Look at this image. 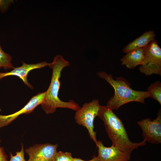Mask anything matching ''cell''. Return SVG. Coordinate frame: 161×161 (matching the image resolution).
Returning <instances> with one entry per match:
<instances>
[{
    "label": "cell",
    "instance_id": "cell-1",
    "mask_svg": "<svg viewBox=\"0 0 161 161\" xmlns=\"http://www.w3.org/2000/svg\"><path fill=\"white\" fill-rule=\"evenodd\" d=\"M69 66V62L60 55L54 57L52 62L49 63L48 66L52 69V75L50 84L41 104L42 109L47 114L53 113L58 108L69 109L76 111L80 108L78 104L73 100L64 102L58 97L61 71Z\"/></svg>",
    "mask_w": 161,
    "mask_h": 161
},
{
    "label": "cell",
    "instance_id": "cell-2",
    "mask_svg": "<svg viewBox=\"0 0 161 161\" xmlns=\"http://www.w3.org/2000/svg\"><path fill=\"white\" fill-rule=\"evenodd\" d=\"M97 116L103 121L112 144L120 150L131 155L134 150L145 145L144 140L137 143L131 142L121 120L106 106L100 105Z\"/></svg>",
    "mask_w": 161,
    "mask_h": 161
},
{
    "label": "cell",
    "instance_id": "cell-3",
    "mask_svg": "<svg viewBox=\"0 0 161 161\" xmlns=\"http://www.w3.org/2000/svg\"><path fill=\"white\" fill-rule=\"evenodd\" d=\"M97 75L105 79L114 89L113 96L108 101L106 106L112 110L118 109L121 106L127 103L137 102L145 103V100L150 97L148 91H138L132 89L131 84L123 77H117L114 79L110 74L103 72H98Z\"/></svg>",
    "mask_w": 161,
    "mask_h": 161
},
{
    "label": "cell",
    "instance_id": "cell-4",
    "mask_svg": "<svg viewBox=\"0 0 161 161\" xmlns=\"http://www.w3.org/2000/svg\"><path fill=\"white\" fill-rule=\"evenodd\" d=\"M100 106L98 100L94 99L89 103H84L76 111L75 116L76 122L87 129L90 138L95 144L97 140L96 132L94 130V121L95 118L97 116Z\"/></svg>",
    "mask_w": 161,
    "mask_h": 161
},
{
    "label": "cell",
    "instance_id": "cell-5",
    "mask_svg": "<svg viewBox=\"0 0 161 161\" xmlns=\"http://www.w3.org/2000/svg\"><path fill=\"white\" fill-rule=\"evenodd\" d=\"M145 63L140 66L139 69L146 76L153 74L161 75V49L155 39L145 47Z\"/></svg>",
    "mask_w": 161,
    "mask_h": 161
},
{
    "label": "cell",
    "instance_id": "cell-6",
    "mask_svg": "<svg viewBox=\"0 0 161 161\" xmlns=\"http://www.w3.org/2000/svg\"><path fill=\"white\" fill-rule=\"evenodd\" d=\"M141 129L142 136L146 142L152 144L161 143V111L160 109L156 118L152 121L147 118L137 122Z\"/></svg>",
    "mask_w": 161,
    "mask_h": 161
},
{
    "label": "cell",
    "instance_id": "cell-7",
    "mask_svg": "<svg viewBox=\"0 0 161 161\" xmlns=\"http://www.w3.org/2000/svg\"><path fill=\"white\" fill-rule=\"evenodd\" d=\"M57 144L49 143L36 144L26 148L25 151L28 154V161H54Z\"/></svg>",
    "mask_w": 161,
    "mask_h": 161
},
{
    "label": "cell",
    "instance_id": "cell-8",
    "mask_svg": "<svg viewBox=\"0 0 161 161\" xmlns=\"http://www.w3.org/2000/svg\"><path fill=\"white\" fill-rule=\"evenodd\" d=\"M46 93V92L39 93L34 96L25 106L16 112L6 115L0 114V128L8 125L21 114L32 112L37 106L42 103Z\"/></svg>",
    "mask_w": 161,
    "mask_h": 161
},
{
    "label": "cell",
    "instance_id": "cell-9",
    "mask_svg": "<svg viewBox=\"0 0 161 161\" xmlns=\"http://www.w3.org/2000/svg\"><path fill=\"white\" fill-rule=\"evenodd\" d=\"M96 145L100 161H129L130 160L131 155L120 150L113 144L110 147H106L99 140Z\"/></svg>",
    "mask_w": 161,
    "mask_h": 161
},
{
    "label": "cell",
    "instance_id": "cell-10",
    "mask_svg": "<svg viewBox=\"0 0 161 161\" xmlns=\"http://www.w3.org/2000/svg\"><path fill=\"white\" fill-rule=\"evenodd\" d=\"M22 65L20 67L14 68L10 72H0V80L5 77L9 76H16L22 79L24 83L31 89L33 86L27 81V75L29 72L32 70L40 69L48 66L49 63L46 62H42L35 64H28L23 61Z\"/></svg>",
    "mask_w": 161,
    "mask_h": 161
},
{
    "label": "cell",
    "instance_id": "cell-11",
    "mask_svg": "<svg viewBox=\"0 0 161 161\" xmlns=\"http://www.w3.org/2000/svg\"><path fill=\"white\" fill-rule=\"evenodd\" d=\"M145 47L134 49L126 53L121 59V64L129 69H133L145 63Z\"/></svg>",
    "mask_w": 161,
    "mask_h": 161
},
{
    "label": "cell",
    "instance_id": "cell-12",
    "mask_svg": "<svg viewBox=\"0 0 161 161\" xmlns=\"http://www.w3.org/2000/svg\"><path fill=\"white\" fill-rule=\"evenodd\" d=\"M155 37L154 31L150 30L147 31L126 45L123 48V52L126 53L134 49L145 47L155 39Z\"/></svg>",
    "mask_w": 161,
    "mask_h": 161
},
{
    "label": "cell",
    "instance_id": "cell-13",
    "mask_svg": "<svg viewBox=\"0 0 161 161\" xmlns=\"http://www.w3.org/2000/svg\"><path fill=\"white\" fill-rule=\"evenodd\" d=\"M150 97L157 101L161 105V83L160 81L151 83L148 88Z\"/></svg>",
    "mask_w": 161,
    "mask_h": 161
},
{
    "label": "cell",
    "instance_id": "cell-14",
    "mask_svg": "<svg viewBox=\"0 0 161 161\" xmlns=\"http://www.w3.org/2000/svg\"><path fill=\"white\" fill-rule=\"evenodd\" d=\"M12 61L11 56L3 50L0 44V68H3L6 70L14 69Z\"/></svg>",
    "mask_w": 161,
    "mask_h": 161
},
{
    "label": "cell",
    "instance_id": "cell-15",
    "mask_svg": "<svg viewBox=\"0 0 161 161\" xmlns=\"http://www.w3.org/2000/svg\"><path fill=\"white\" fill-rule=\"evenodd\" d=\"M73 159L71 153L60 151L57 152L54 161H73Z\"/></svg>",
    "mask_w": 161,
    "mask_h": 161
},
{
    "label": "cell",
    "instance_id": "cell-16",
    "mask_svg": "<svg viewBox=\"0 0 161 161\" xmlns=\"http://www.w3.org/2000/svg\"><path fill=\"white\" fill-rule=\"evenodd\" d=\"M16 154L13 155L11 153H10V158L8 161H28L24 159V146L22 144L20 151L16 152Z\"/></svg>",
    "mask_w": 161,
    "mask_h": 161
},
{
    "label": "cell",
    "instance_id": "cell-17",
    "mask_svg": "<svg viewBox=\"0 0 161 161\" xmlns=\"http://www.w3.org/2000/svg\"><path fill=\"white\" fill-rule=\"evenodd\" d=\"M10 1L0 0V11L3 13L7 9L11 2Z\"/></svg>",
    "mask_w": 161,
    "mask_h": 161
},
{
    "label": "cell",
    "instance_id": "cell-18",
    "mask_svg": "<svg viewBox=\"0 0 161 161\" xmlns=\"http://www.w3.org/2000/svg\"><path fill=\"white\" fill-rule=\"evenodd\" d=\"M1 140L0 139V143ZM7 156L4 152V148L0 146V161H8Z\"/></svg>",
    "mask_w": 161,
    "mask_h": 161
},
{
    "label": "cell",
    "instance_id": "cell-19",
    "mask_svg": "<svg viewBox=\"0 0 161 161\" xmlns=\"http://www.w3.org/2000/svg\"><path fill=\"white\" fill-rule=\"evenodd\" d=\"M73 161H100L97 156H94L93 158L89 160L85 161L79 158H74Z\"/></svg>",
    "mask_w": 161,
    "mask_h": 161
},
{
    "label": "cell",
    "instance_id": "cell-20",
    "mask_svg": "<svg viewBox=\"0 0 161 161\" xmlns=\"http://www.w3.org/2000/svg\"><path fill=\"white\" fill-rule=\"evenodd\" d=\"M1 109L0 108V112H1Z\"/></svg>",
    "mask_w": 161,
    "mask_h": 161
}]
</instances>
